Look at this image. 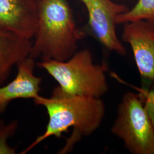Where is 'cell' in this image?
I'll use <instances>...</instances> for the list:
<instances>
[{"mask_svg":"<svg viewBox=\"0 0 154 154\" xmlns=\"http://www.w3.org/2000/svg\"><path fill=\"white\" fill-rule=\"evenodd\" d=\"M33 100L35 105L45 108L48 122L44 132L21 154L27 153L51 137L61 138L71 127L74 131L73 142L82 136H90L98 129L106 114L105 102L101 98L67 95L58 86L53 89L49 97L39 95Z\"/></svg>","mask_w":154,"mask_h":154,"instance_id":"cell-1","label":"cell"},{"mask_svg":"<svg viewBox=\"0 0 154 154\" xmlns=\"http://www.w3.org/2000/svg\"><path fill=\"white\" fill-rule=\"evenodd\" d=\"M38 20L30 55L65 61L77 51L81 33L65 0H37Z\"/></svg>","mask_w":154,"mask_h":154,"instance_id":"cell-2","label":"cell"},{"mask_svg":"<svg viewBox=\"0 0 154 154\" xmlns=\"http://www.w3.org/2000/svg\"><path fill=\"white\" fill-rule=\"evenodd\" d=\"M36 65L58 83L63 93L101 98L109 90L105 64H96L88 49L77 50L65 61L41 59Z\"/></svg>","mask_w":154,"mask_h":154,"instance_id":"cell-3","label":"cell"},{"mask_svg":"<svg viewBox=\"0 0 154 154\" xmlns=\"http://www.w3.org/2000/svg\"><path fill=\"white\" fill-rule=\"evenodd\" d=\"M111 130L130 153L154 154V126L141 94H124Z\"/></svg>","mask_w":154,"mask_h":154,"instance_id":"cell-4","label":"cell"},{"mask_svg":"<svg viewBox=\"0 0 154 154\" xmlns=\"http://www.w3.org/2000/svg\"><path fill=\"white\" fill-rule=\"evenodd\" d=\"M86 6L94 35L106 49L125 56L126 50L116 32V18L129 9L112 0H81Z\"/></svg>","mask_w":154,"mask_h":154,"instance_id":"cell-5","label":"cell"},{"mask_svg":"<svg viewBox=\"0 0 154 154\" xmlns=\"http://www.w3.org/2000/svg\"><path fill=\"white\" fill-rule=\"evenodd\" d=\"M122 39L130 45L139 74L149 86L154 77V22L137 20L124 23Z\"/></svg>","mask_w":154,"mask_h":154,"instance_id":"cell-6","label":"cell"},{"mask_svg":"<svg viewBox=\"0 0 154 154\" xmlns=\"http://www.w3.org/2000/svg\"><path fill=\"white\" fill-rule=\"evenodd\" d=\"M37 20V0H0V30L33 39Z\"/></svg>","mask_w":154,"mask_h":154,"instance_id":"cell-7","label":"cell"},{"mask_svg":"<svg viewBox=\"0 0 154 154\" xmlns=\"http://www.w3.org/2000/svg\"><path fill=\"white\" fill-rule=\"evenodd\" d=\"M35 59L29 56L17 66L16 76L10 82L0 86V114L5 111L15 99H34L39 96L42 78L34 74Z\"/></svg>","mask_w":154,"mask_h":154,"instance_id":"cell-8","label":"cell"},{"mask_svg":"<svg viewBox=\"0 0 154 154\" xmlns=\"http://www.w3.org/2000/svg\"><path fill=\"white\" fill-rule=\"evenodd\" d=\"M32 39L0 30V86L5 82L13 69L28 57Z\"/></svg>","mask_w":154,"mask_h":154,"instance_id":"cell-9","label":"cell"},{"mask_svg":"<svg viewBox=\"0 0 154 154\" xmlns=\"http://www.w3.org/2000/svg\"><path fill=\"white\" fill-rule=\"evenodd\" d=\"M142 20L154 22V0H138L131 9L118 16L116 22V24H124Z\"/></svg>","mask_w":154,"mask_h":154,"instance_id":"cell-10","label":"cell"},{"mask_svg":"<svg viewBox=\"0 0 154 154\" xmlns=\"http://www.w3.org/2000/svg\"><path fill=\"white\" fill-rule=\"evenodd\" d=\"M18 127V123L14 120L6 123L0 120V154H16V149L11 147L8 140L16 134Z\"/></svg>","mask_w":154,"mask_h":154,"instance_id":"cell-11","label":"cell"},{"mask_svg":"<svg viewBox=\"0 0 154 154\" xmlns=\"http://www.w3.org/2000/svg\"><path fill=\"white\" fill-rule=\"evenodd\" d=\"M141 95L143 97L144 108L154 126V77L148 89H144Z\"/></svg>","mask_w":154,"mask_h":154,"instance_id":"cell-12","label":"cell"}]
</instances>
